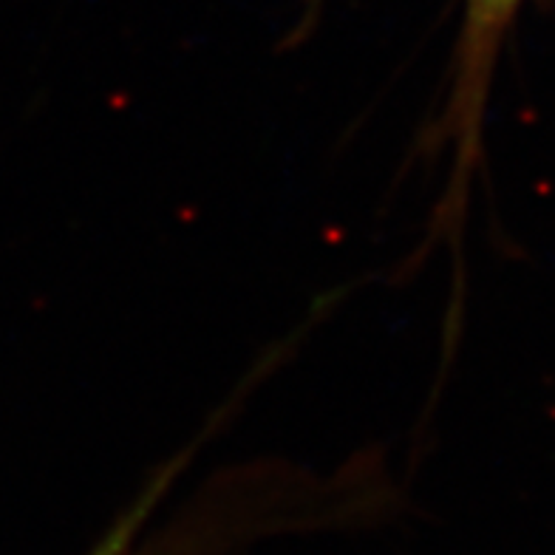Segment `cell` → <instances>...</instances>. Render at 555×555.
Returning <instances> with one entry per match:
<instances>
[{"label": "cell", "mask_w": 555, "mask_h": 555, "mask_svg": "<svg viewBox=\"0 0 555 555\" xmlns=\"http://www.w3.org/2000/svg\"><path fill=\"white\" fill-rule=\"evenodd\" d=\"M198 442H191V446L179 451L173 460H168L156 470L147 485L139 490L133 502L119 513L114 525L100 535L94 547L88 550V555H133V547H137V539L142 535L145 525L151 521V513L159 507V502L168 496V490L173 488V482L182 476V470L188 468V462L193 460V453H196Z\"/></svg>", "instance_id": "obj_2"}, {"label": "cell", "mask_w": 555, "mask_h": 555, "mask_svg": "<svg viewBox=\"0 0 555 555\" xmlns=\"http://www.w3.org/2000/svg\"><path fill=\"white\" fill-rule=\"evenodd\" d=\"M521 3L525 0H462V23L453 46L446 96L425 131L423 151L437 159L448 156V179L434 207L423 253L448 244L460 261L476 173L482 168L490 91L504 40L511 35Z\"/></svg>", "instance_id": "obj_1"}]
</instances>
